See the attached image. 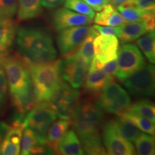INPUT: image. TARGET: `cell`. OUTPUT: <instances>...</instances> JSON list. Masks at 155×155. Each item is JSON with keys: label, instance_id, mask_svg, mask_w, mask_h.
<instances>
[{"label": "cell", "instance_id": "1", "mask_svg": "<svg viewBox=\"0 0 155 155\" xmlns=\"http://www.w3.org/2000/svg\"><path fill=\"white\" fill-rule=\"evenodd\" d=\"M103 119L102 109L96 102L82 100L75 106L71 121L80 138L84 153L91 155L106 154L100 134Z\"/></svg>", "mask_w": 155, "mask_h": 155}, {"label": "cell", "instance_id": "2", "mask_svg": "<svg viewBox=\"0 0 155 155\" xmlns=\"http://www.w3.org/2000/svg\"><path fill=\"white\" fill-rule=\"evenodd\" d=\"M16 42L19 55L30 63H44L57 56L53 37L42 28H21L17 32Z\"/></svg>", "mask_w": 155, "mask_h": 155}, {"label": "cell", "instance_id": "3", "mask_svg": "<svg viewBox=\"0 0 155 155\" xmlns=\"http://www.w3.org/2000/svg\"><path fill=\"white\" fill-rule=\"evenodd\" d=\"M29 71L37 103L50 101L62 82L60 60L38 64L29 63Z\"/></svg>", "mask_w": 155, "mask_h": 155}, {"label": "cell", "instance_id": "4", "mask_svg": "<svg viewBox=\"0 0 155 155\" xmlns=\"http://www.w3.org/2000/svg\"><path fill=\"white\" fill-rule=\"evenodd\" d=\"M2 65L5 70L12 97L32 88L29 63L19 55H5Z\"/></svg>", "mask_w": 155, "mask_h": 155}, {"label": "cell", "instance_id": "5", "mask_svg": "<svg viewBox=\"0 0 155 155\" xmlns=\"http://www.w3.org/2000/svg\"><path fill=\"white\" fill-rule=\"evenodd\" d=\"M58 114L50 101L38 103L25 116V127L35 134L41 144H46V136Z\"/></svg>", "mask_w": 155, "mask_h": 155}, {"label": "cell", "instance_id": "6", "mask_svg": "<svg viewBox=\"0 0 155 155\" xmlns=\"http://www.w3.org/2000/svg\"><path fill=\"white\" fill-rule=\"evenodd\" d=\"M96 103L108 113L121 115L131 105V98L127 91L114 81L103 88Z\"/></svg>", "mask_w": 155, "mask_h": 155}, {"label": "cell", "instance_id": "7", "mask_svg": "<svg viewBox=\"0 0 155 155\" xmlns=\"http://www.w3.org/2000/svg\"><path fill=\"white\" fill-rule=\"evenodd\" d=\"M128 92L135 97H150L154 94L155 71L151 64H145L140 69L123 81Z\"/></svg>", "mask_w": 155, "mask_h": 155}, {"label": "cell", "instance_id": "8", "mask_svg": "<svg viewBox=\"0 0 155 155\" xmlns=\"http://www.w3.org/2000/svg\"><path fill=\"white\" fill-rule=\"evenodd\" d=\"M117 71L116 77L123 81L146 64V61L138 48L133 44H124L117 53Z\"/></svg>", "mask_w": 155, "mask_h": 155}, {"label": "cell", "instance_id": "9", "mask_svg": "<svg viewBox=\"0 0 155 155\" xmlns=\"http://www.w3.org/2000/svg\"><path fill=\"white\" fill-rule=\"evenodd\" d=\"M90 65L73 53L67 54L64 60H60L62 78L73 88H81L86 80Z\"/></svg>", "mask_w": 155, "mask_h": 155}, {"label": "cell", "instance_id": "10", "mask_svg": "<svg viewBox=\"0 0 155 155\" xmlns=\"http://www.w3.org/2000/svg\"><path fill=\"white\" fill-rule=\"evenodd\" d=\"M80 92L62 81L50 103L61 119L71 120L73 112L79 101Z\"/></svg>", "mask_w": 155, "mask_h": 155}, {"label": "cell", "instance_id": "11", "mask_svg": "<svg viewBox=\"0 0 155 155\" xmlns=\"http://www.w3.org/2000/svg\"><path fill=\"white\" fill-rule=\"evenodd\" d=\"M88 25L72 27L59 31L56 42L60 53L66 55L74 50L84 40L91 31Z\"/></svg>", "mask_w": 155, "mask_h": 155}, {"label": "cell", "instance_id": "12", "mask_svg": "<svg viewBox=\"0 0 155 155\" xmlns=\"http://www.w3.org/2000/svg\"><path fill=\"white\" fill-rule=\"evenodd\" d=\"M103 139L108 154L132 155L135 154V149L133 144L116 132L111 121L104 125L103 129Z\"/></svg>", "mask_w": 155, "mask_h": 155}, {"label": "cell", "instance_id": "13", "mask_svg": "<svg viewBox=\"0 0 155 155\" xmlns=\"http://www.w3.org/2000/svg\"><path fill=\"white\" fill-rule=\"evenodd\" d=\"M25 115L17 114L10 124L4 139L0 154L17 155L20 154L21 139L25 128Z\"/></svg>", "mask_w": 155, "mask_h": 155}, {"label": "cell", "instance_id": "14", "mask_svg": "<svg viewBox=\"0 0 155 155\" xmlns=\"http://www.w3.org/2000/svg\"><path fill=\"white\" fill-rule=\"evenodd\" d=\"M51 22L55 30L61 31L72 27L89 25L92 23V19L64 7L54 12L51 17Z\"/></svg>", "mask_w": 155, "mask_h": 155}, {"label": "cell", "instance_id": "15", "mask_svg": "<svg viewBox=\"0 0 155 155\" xmlns=\"http://www.w3.org/2000/svg\"><path fill=\"white\" fill-rule=\"evenodd\" d=\"M115 81L114 77L109 76L101 68V63L94 56L86 78L83 83L84 90L91 94H99L104 86L108 83Z\"/></svg>", "mask_w": 155, "mask_h": 155}, {"label": "cell", "instance_id": "16", "mask_svg": "<svg viewBox=\"0 0 155 155\" xmlns=\"http://www.w3.org/2000/svg\"><path fill=\"white\" fill-rule=\"evenodd\" d=\"M119 45L116 36L97 35L94 40V56L101 63L115 60L117 58Z\"/></svg>", "mask_w": 155, "mask_h": 155}, {"label": "cell", "instance_id": "17", "mask_svg": "<svg viewBox=\"0 0 155 155\" xmlns=\"http://www.w3.org/2000/svg\"><path fill=\"white\" fill-rule=\"evenodd\" d=\"M155 20L126 22L121 26L119 38L122 43L131 42L150 31L154 30Z\"/></svg>", "mask_w": 155, "mask_h": 155}, {"label": "cell", "instance_id": "18", "mask_svg": "<svg viewBox=\"0 0 155 155\" xmlns=\"http://www.w3.org/2000/svg\"><path fill=\"white\" fill-rule=\"evenodd\" d=\"M17 31V23L12 19L0 17V55L8 54L14 44Z\"/></svg>", "mask_w": 155, "mask_h": 155}, {"label": "cell", "instance_id": "19", "mask_svg": "<svg viewBox=\"0 0 155 155\" xmlns=\"http://www.w3.org/2000/svg\"><path fill=\"white\" fill-rule=\"evenodd\" d=\"M94 22L101 26L119 27L124 25L126 20L111 4H106L101 10L94 16Z\"/></svg>", "mask_w": 155, "mask_h": 155}, {"label": "cell", "instance_id": "20", "mask_svg": "<svg viewBox=\"0 0 155 155\" xmlns=\"http://www.w3.org/2000/svg\"><path fill=\"white\" fill-rule=\"evenodd\" d=\"M56 152L63 155H82L84 154L81 141L74 130H68L58 143Z\"/></svg>", "mask_w": 155, "mask_h": 155}, {"label": "cell", "instance_id": "21", "mask_svg": "<svg viewBox=\"0 0 155 155\" xmlns=\"http://www.w3.org/2000/svg\"><path fill=\"white\" fill-rule=\"evenodd\" d=\"M116 9L127 22L155 20L154 10H144L127 4H122Z\"/></svg>", "mask_w": 155, "mask_h": 155}, {"label": "cell", "instance_id": "22", "mask_svg": "<svg viewBox=\"0 0 155 155\" xmlns=\"http://www.w3.org/2000/svg\"><path fill=\"white\" fill-rule=\"evenodd\" d=\"M71 124V120L61 119L54 121L50 127L46 136V145L53 152H56L58 143L68 130Z\"/></svg>", "mask_w": 155, "mask_h": 155}, {"label": "cell", "instance_id": "23", "mask_svg": "<svg viewBox=\"0 0 155 155\" xmlns=\"http://www.w3.org/2000/svg\"><path fill=\"white\" fill-rule=\"evenodd\" d=\"M42 13L41 0H19L17 9V21L29 20L39 17Z\"/></svg>", "mask_w": 155, "mask_h": 155}, {"label": "cell", "instance_id": "24", "mask_svg": "<svg viewBox=\"0 0 155 155\" xmlns=\"http://www.w3.org/2000/svg\"><path fill=\"white\" fill-rule=\"evenodd\" d=\"M111 122L116 132L130 142L134 141L141 133L140 130L134 124L121 115H119V117Z\"/></svg>", "mask_w": 155, "mask_h": 155}, {"label": "cell", "instance_id": "25", "mask_svg": "<svg viewBox=\"0 0 155 155\" xmlns=\"http://www.w3.org/2000/svg\"><path fill=\"white\" fill-rule=\"evenodd\" d=\"M97 35H98V32L91 27L88 35L81 42V44L71 53H73L86 63L91 64L94 55V40Z\"/></svg>", "mask_w": 155, "mask_h": 155}, {"label": "cell", "instance_id": "26", "mask_svg": "<svg viewBox=\"0 0 155 155\" xmlns=\"http://www.w3.org/2000/svg\"><path fill=\"white\" fill-rule=\"evenodd\" d=\"M137 45L150 63H155V32L150 31L137 39Z\"/></svg>", "mask_w": 155, "mask_h": 155}, {"label": "cell", "instance_id": "27", "mask_svg": "<svg viewBox=\"0 0 155 155\" xmlns=\"http://www.w3.org/2000/svg\"><path fill=\"white\" fill-rule=\"evenodd\" d=\"M121 116H124L126 119L129 120L131 123L134 124L139 130L142 131L143 132L148 134L150 135H154L155 133V126L154 122L151 121L150 120L143 117L139 114L134 113V112L127 110L121 114Z\"/></svg>", "mask_w": 155, "mask_h": 155}, {"label": "cell", "instance_id": "28", "mask_svg": "<svg viewBox=\"0 0 155 155\" xmlns=\"http://www.w3.org/2000/svg\"><path fill=\"white\" fill-rule=\"evenodd\" d=\"M127 110L140 115L151 121H155V107L154 103L147 99H142L134 103Z\"/></svg>", "mask_w": 155, "mask_h": 155}, {"label": "cell", "instance_id": "29", "mask_svg": "<svg viewBox=\"0 0 155 155\" xmlns=\"http://www.w3.org/2000/svg\"><path fill=\"white\" fill-rule=\"evenodd\" d=\"M135 146L137 152L141 155H153L155 152V141L152 135L140 133L135 139Z\"/></svg>", "mask_w": 155, "mask_h": 155}, {"label": "cell", "instance_id": "30", "mask_svg": "<svg viewBox=\"0 0 155 155\" xmlns=\"http://www.w3.org/2000/svg\"><path fill=\"white\" fill-rule=\"evenodd\" d=\"M64 6L65 8L75 12L78 14L90 17L92 19L96 15L94 9L83 0H65Z\"/></svg>", "mask_w": 155, "mask_h": 155}, {"label": "cell", "instance_id": "31", "mask_svg": "<svg viewBox=\"0 0 155 155\" xmlns=\"http://www.w3.org/2000/svg\"><path fill=\"white\" fill-rule=\"evenodd\" d=\"M19 0H0V17L12 19L16 15Z\"/></svg>", "mask_w": 155, "mask_h": 155}, {"label": "cell", "instance_id": "32", "mask_svg": "<svg viewBox=\"0 0 155 155\" xmlns=\"http://www.w3.org/2000/svg\"><path fill=\"white\" fill-rule=\"evenodd\" d=\"M8 89V83L6 78L5 70L2 65H0V113L3 111L7 101Z\"/></svg>", "mask_w": 155, "mask_h": 155}, {"label": "cell", "instance_id": "33", "mask_svg": "<svg viewBox=\"0 0 155 155\" xmlns=\"http://www.w3.org/2000/svg\"><path fill=\"white\" fill-rule=\"evenodd\" d=\"M124 4L144 10H154L155 8V0H129Z\"/></svg>", "mask_w": 155, "mask_h": 155}, {"label": "cell", "instance_id": "34", "mask_svg": "<svg viewBox=\"0 0 155 155\" xmlns=\"http://www.w3.org/2000/svg\"><path fill=\"white\" fill-rule=\"evenodd\" d=\"M97 32L101 35H114L119 38L120 32H121V26L112 27V26H101V25H94L93 26Z\"/></svg>", "mask_w": 155, "mask_h": 155}, {"label": "cell", "instance_id": "35", "mask_svg": "<svg viewBox=\"0 0 155 155\" xmlns=\"http://www.w3.org/2000/svg\"><path fill=\"white\" fill-rule=\"evenodd\" d=\"M101 68L106 75L111 77H116L117 71V62L116 59L112 60L106 63H101Z\"/></svg>", "mask_w": 155, "mask_h": 155}, {"label": "cell", "instance_id": "36", "mask_svg": "<svg viewBox=\"0 0 155 155\" xmlns=\"http://www.w3.org/2000/svg\"><path fill=\"white\" fill-rule=\"evenodd\" d=\"M83 1L90 6L94 10L97 12L101 10L104 6L108 3V0H83Z\"/></svg>", "mask_w": 155, "mask_h": 155}, {"label": "cell", "instance_id": "37", "mask_svg": "<svg viewBox=\"0 0 155 155\" xmlns=\"http://www.w3.org/2000/svg\"><path fill=\"white\" fill-rule=\"evenodd\" d=\"M65 0H41L42 7L47 9H55L63 5Z\"/></svg>", "mask_w": 155, "mask_h": 155}, {"label": "cell", "instance_id": "38", "mask_svg": "<svg viewBox=\"0 0 155 155\" xmlns=\"http://www.w3.org/2000/svg\"><path fill=\"white\" fill-rule=\"evenodd\" d=\"M9 124L5 121L0 122V150H1V147L2 144V142L5 139V137L7 133V129H8Z\"/></svg>", "mask_w": 155, "mask_h": 155}, {"label": "cell", "instance_id": "39", "mask_svg": "<svg viewBox=\"0 0 155 155\" xmlns=\"http://www.w3.org/2000/svg\"><path fill=\"white\" fill-rule=\"evenodd\" d=\"M129 1V0H110L109 2L111 3V5H112L114 7H118V6L122 5V4L125 3L126 2Z\"/></svg>", "mask_w": 155, "mask_h": 155}, {"label": "cell", "instance_id": "40", "mask_svg": "<svg viewBox=\"0 0 155 155\" xmlns=\"http://www.w3.org/2000/svg\"><path fill=\"white\" fill-rule=\"evenodd\" d=\"M5 55H0V65H2V62L3 56Z\"/></svg>", "mask_w": 155, "mask_h": 155}, {"label": "cell", "instance_id": "41", "mask_svg": "<svg viewBox=\"0 0 155 155\" xmlns=\"http://www.w3.org/2000/svg\"><path fill=\"white\" fill-rule=\"evenodd\" d=\"M108 2H110V0H108Z\"/></svg>", "mask_w": 155, "mask_h": 155}]
</instances>
